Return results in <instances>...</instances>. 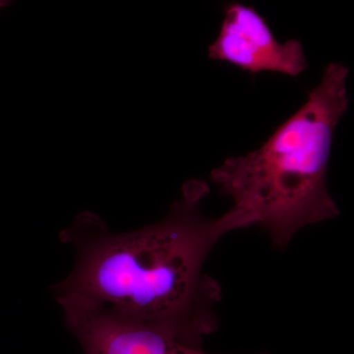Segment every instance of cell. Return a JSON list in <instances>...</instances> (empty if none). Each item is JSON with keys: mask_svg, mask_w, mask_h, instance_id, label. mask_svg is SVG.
<instances>
[{"mask_svg": "<svg viewBox=\"0 0 354 354\" xmlns=\"http://www.w3.org/2000/svg\"><path fill=\"white\" fill-rule=\"evenodd\" d=\"M64 314L84 354H211L165 330L101 310L65 309Z\"/></svg>", "mask_w": 354, "mask_h": 354, "instance_id": "4", "label": "cell"}, {"mask_svg": "<svg viewBox=\"0 0 354 354\" xmlns=\"http://www.w3.org/2000/svg\"><path fill=\"white\" fill-rule=\"evenodd\" d=\"M11 2H12V0H0V9L8 6L9 4H11Z\"/></svg>", "mask_w": 354, "mask_h": 354, "instance_id": "5", "label": "cell"}, {"mask_svg": "<svg viewBox=\"0 0 354 354\" xmlns=\"http://www.w3.org/2000/svg\"><path fill=\"white\" fill-rule=\"evenodd\" d=\"M208 194L204 181H187L164 218L123 234L93 214L79 216L62 235L76 249L73 269L53 290L62 309L101 310L203 348L218 329L221 299L205 272L209 254L225 234L253 227L234 208L205 215Z\"/></svg>", "mask_w": 354, "mask_h": 354, "instance_id": "1", "label": "cell"}, {"mask_svg": "<svg viewBox=\"0 0 354 354\" xmlns=\"http://www.w3.org/2000/svg\"><path fill=\"white\" fill-rule=\"evenodd\" d=\"M208 57L254 75L271 72L295 78L308 67L300 41L279 43L265 18L254 7L239 2L225 6L220 32L209 44Z\"/></svg>", "mask_w": 354, "mask_h": 354, "instance_id": "3", "label": "cell"}, {"mask_svg": "<svg viewBox=\"0 0 354 354\" xmlns=\"http://www.w3.org/2000/svg\"><path fill=\"white\" fill-rule=\"evenodd\" d=\"M348 68L330 64L306 102L252 152L227 158L212 183L232 207L286 248L302 228L334 220L327 185L335 128L348 106Z\"/></svg>", "mask_w": 354, "mask_h": 354, "instance_id": "2", "label": "cell"}]
</instances>
